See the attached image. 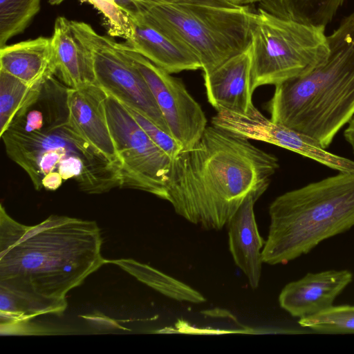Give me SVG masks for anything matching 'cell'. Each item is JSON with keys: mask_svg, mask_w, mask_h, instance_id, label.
<instances>
[{"mask_svg": "<svg viewBox=\"0 0 354 354\" xmlns=\"http://www.w3.org/2000/svg\"><path fill=\"white\" fill-rule=\"evenodd\" d=\"M94 221L51 215L25 225L0 209L1 310L15 322L62 314L66 296L107 260Z\"/></svg>", "mask_w": 354, "mask_h": 354, "instance_id": "cell-1", "label": "cell"}, {"mask_svg": "<svg viewBox=\"0 0 354 354\" xmlns=\"http://www.w3.org/2000/svg\"><path fill=\"white\" fill-rule=\"evenodd\" d=\"M279 167L277 158L249 139L214 125L171 160L166 201L206 230H219L250 194L261 196Z\"/></svg>", "mask_w": 354, "mask_h": 354, "instance_id": "cell-2", "label": "cell"}, {"mask_svg": "<svg viewBox=\"0 0 354 354\" xmlns=\"http://www.w3.org/2000/svg\"><path fill=\"white\" fill-rule=\"evenodd\" d=\"M329 53L310 72L275 86L270 120L327 149L354 116V12L327 36Z\"/></svg>", "mask_w": 354, "mask_h": 354, "instance_id": "cell-3", "label": "cell"}, {"mask_svg": "<svg viewBox=\"0 0 354 354\" xmlns=\"http://www.w3.org/2000/svg\"><path fill=\"white\" fill-rule=\"evenodd\" d=\"M263 262L286 264L354 227V171L339 172L277 197L269 207Z\"/></svg>", "mask_w": 354, "mask_h": 354, "instance_id": "cell-4", "label": "cell"}, {"mask_svg": "<svg viewBox=\"0 0 354 354\" xmlns=\"http://www.w3.org/2000/svg\"><path fill=\"white\" fill-rule=\"evenodd\" d=\"M37 130L27 131L14 122L1 138L8 157L30 177L35 188L43 179L58 174L74 179L88 194L120 187V167L86 141L67 121L58 119Z\"/></svg>", "mask_w": 354, "mask_h": 354, "instance_id": "cell-5", "label": "cell"}, {"mask_svg": "<svg viewBox=\"0 0 354 354\" xmlns=\"http://www.w3.org/2000/svg\"><path fill=\"white\" fill-rule=\"evenodd\" d=\"M150 24L174 37L198 57L208 73L245 50L254 12L248 6L150 3L141 1Z\"/></svg>", "mask_w": 354, "mask_h": 354, "instance_id": "cell-6", "label": "cell"}, {"mask_svg": "<svg viewBox=\"0 0 354 354\" xmlns=\"http://www.w3.org/2000/svg\"><path fill=\"white\" fill-rule=\"evenodd\" d=\"M250 49L254 91L310 72L329 53L325 28L277 17L261 8L252 17Z\"/></svg>", "mask_w": 354, "mask_h": 354, "instance_id": "cell-7", "label": "cell"}, {"mask_svg": "<svg viewBox=\"0 0 354 354\" xmlns=\"http://www.w3.org/2000/svg\"><path fill=\"white\" fill-rule=\"evenodd\" d=\"M71 22L75 34L91 53L95 84L171 135L148 84L124 54L119 43L100 35L88 24L73 20Z\"/></svg>", "mask_w": 354, "mask_h": 354, "instance_id": "cell-8", "label": "cell"}, {"mask_svg": "<svg viewBox=\"0 0 354 354\" xmlns=\"http://www.w3.org/2000/svg\"><path fill=\"white\" fill-rule=\"evenodd\" d=\"M106 111L120 161V188L149 192L165 200L172 158L149 138L126 106L108 94Z\"/></svg>", "mask_w": 354, "mask_h": 354, "instance_id": "cell-9", "label": "cell"}, {"mask_svg": "<svg viewBox=\"0 0 354 354\" xmlns=\"http://www.w3.org/2000/svg\"><path fill=\"white\" fill-rule=\"evenodd\" d=\"M119 46L148 84L171 136L183 150L192 147L207 127L201 106L181 80L173 77L124 43H119Z\"/></svg>", "mask_w": 354, "mask_h": 354, "instance_id": "cell-10", "label": "cell"}, {"mask_svg": "<svg viewBox=\"0 0 354 354\" xmlns=\"http://www.w3.org/2000/svg\"><path fill=\"white\" fill-rule=\"evenodd\" d=\"M212 124L249 140L286 149L339 172L354 171L352 160L327 151L312 138L273 122L258 109L251 114L217 112L212 119Z\"/></svg>", "mask_w": 354, "mask_h": 354, "instance_id": "cell-11", "label": "cell"}, {"mask_svg": "<svg viewBox=\"0 0 354 354\" xmlns=\"http://www.w3.org/2000/svg\"><path fill=\"white\" fill-rule=\"evenodd\" d=\"M106 99V93L96 84L79 88L67 87V121L86 141L120 167L108 124Z\"/></svg>", "mask_w": 354, "mask_h": 354, "instance_id": "cell-12", "label": "cell"}, {"mask_svg": "<svg viewBox=\"0 0 354 354\" xmlns=\"http://www.w3.org/2000/svg\"><path fill=\"white\" fill-rule=\"evenodd\" d=\"M207 98L217 111L251 114L257 110L252 101L250 46L214 70L203 73Z\"/></svg>", "mask_w": 354, "mask_h": 354, "instance_id": "cell-13", "label": "cell"}, {"mask_svg": "<svg viewBox=\"0 0 354 354\" xmlns=\"http://www.w3.org/2000/svg\"><path fill=\"white\" fill-rule=\"evenodd\" d=\"M353 279V273L348 270L308 272L283 288L279 296V306L294 317L314 315L333 306Z\"/></svg>", "mask_w": 354, "mask_h": 354, "instance_id": "cell-14", "label": "cell"}, {"mask_svg": "<svg viewBox=\"0 0 354 354\" xmlns=\"http://www.w3.org/2000/svg\"><path fill=\"white\" fill-rule=\"evenodd\" d=\"M133 34L124 44L167 73L201 69L198 57L182 42L147 22L142 15L131 19Z\"/></svg>", "mask_w": 354, "mask_h": 354, "instance_id": "cell-15", "label": "cell"}, {"mask_svg": "<svg viewBox=\"0 0 354 354\" xmlns=\"http://www.w3.org/2000/svg\"><path fill=\"white\" fill-rule=\"evenodd\" d=\"M259 198L255 194L248 195L226 225L232 259L252 289L259 286L263 263L262 250L266 243L259 234L254 212Z\"/></svg>", "mask_w": 354, "mask_h": 354, "instance_id": "cell-16", "label": "cell"}, {"mask_svg": "<svg viewBox=\"0 0 354 354\" xmlns=\"http://www.w3.org/2000/svg\"><path fill=\"white\" fill-rule=\"evenodd\" d=\"M0 71L30 86H42L57 73L52 38L39 37L1 47Z\"/></svg>", "mask_w": 354, "mask_h": 354, "instance_id": "cell-17", "label": "cell"}, {"mask_svg": "<svg viewBox=\"0 0 354 354\" xmlns=\"http://www.w3.org/2000/svg\"><path fill=\"white\" fill-rule=\"evenodd\" d=\"M51 38L57 73L65 85L79 88L95 84L92 57L75 34L71 21L64 17H58Z\"/></svg>", "mask_w": 354, "mask_h": 354, "instance_id": "cell-18", "label": "cell"}, {"mask_svg": "<svg viewBox=\"0 0 354 354\" xmlns=\"http://www.w3.org/2000/svg\"><path fill=\"white\" fill-rule=\"evenodd\" d=\"M346 0H262L263 10L284 19L326 28Z\"/></svg>", "mask_w": 354, "mask_h": 354, "instance_id": "cell-19", "label": "cell"}, {"mask_svg": "<svg viewBox=\"0 0 354 354\" xmlns=\"http://www.w3.org/2000/svg\"><path fill=\"white\" fill-rule=\"evenodd\" d=\"M107 263L118 265L140 281L172 299L192 304L206 301L196 290L148 265L129 259L107 260Z\"/></svg>", "mask_w": 354, "mask_h": 354, "instance_id": "cell-20", "label": "cell"}, {"mask_svg": "<svg viewBox=\"0 0 354 354\" xmlns=\"http://www.w3.org/2000/svg\"><path fill=\"white\" fill-rule=\"evenodd\" d=\"M42 86H30L0 71V136L39 99Z\"/></svg>", "mask_w": 354, "mask_h": 354, "instance_id": "cell-21", "label": "cell"}, {"mask_svg": "<svg viewBox=\"0 0 354 354\" xmlns=\"http://www.w3.org/2000/svg\"><path fill=\"white\" fill-rule=\"evenodd\" d=\"M41 0H0V48L24 31L39 12Z\"/></svg>", "mask_w": 354, "mask_h": 354, "instance_id": "cell-22", "label": "cell"}, {"mask_svg": "<svg viewBox=\"0 0 354 354\" xmlns=\"http://www.w3.org/2000/svg\"><path fill=\"white\" fill-rule=\"evenodd\" d=\"M299 324L328 334H354V305L332 306L317 314L299 319Z\"/></svg>", "mask_w": 354, "mask_h": 354, "instance_id": "cell-23", "label": "cell"}, {"mask_svg": "<svg viewBox=\"0 0 354 354\" xmlns=\"http://www.w3.org/2000/svg\"><path fill=\"white\" fill-rule=\"evenodd\" d=\"M93 6L102 16L108 34L126 41L133 34V23L131 19L121 10L112 0H80Z\"/></svg>", "mask_w": 354, "mask_h": 354, "instance_id": "cell-24", "label": "cell"}, {"mask_svg": "<svg viewBox=\"0 0 354 354\" xmlns=\"http://www.w3.org/2000/svg\"><path fill=\"white\" fill-rule=\"evenodd\" d=\"M126 108L149 138L171 158L183 150L180 145L171 135L140 113L127 106Z\"/></svg>", "mask_w": 354, "mask_h": 354, "instance_id": "cell-25", "label": "cell"}, {"mask_svg": "<svg viewBox=\"0 0 354 354\" xmlns=\"http://www.w3.org/2000/svg\"><path fill=\"white\" fill-rule=\"evenodd\" d=\"M150 3L200 4L223 7H236L230 0H140Z\"/></svg>", "mask_w": 354, "mask_h": 354, "instance_id": "cell-26", "label": "cell"}, {"mask_svg": "<svg viewBox=\"0 0 354 354\" xmlns=\"http://www.w3.org/2000/svg\"><path fill=\"white\" fill-rule=\"evenodd\" d=\"M130 19H134L141 15L142 4L140 0H112Z\"/></svg>", "mask_w": 354, "mask_h": 354, "instance_id": "cell-27", "label": "cell"}, {"mask_svg": "<svg viewBox=\"0 0 354 354\" xmlns=\"http://www.w3.org/2000/svg\"><path fill=\"white\" fill-rule=\"evenodd\" d=\"M344 136L347 142L351 145L354 153V116L348 122V127L344 130Z\"/></svg>", "mask_w": 354, "mask_h": 354, "instance_id": "cell-28", "label": "cell"}, {"mask_svg": "<svg viewBox=\"0 0 354 354\" xmlns=\"http://www.w3.org/2000/svg\"><path fill=\"white\" fill-rule=\"evenodd\" d=\"M262 0H230L236 6H245L257 2H261Z\"/></svg>", "mask_w": 354, "mask_h": 354, "instance_id": "cell-29", "label": "cell"}]
</instances>
